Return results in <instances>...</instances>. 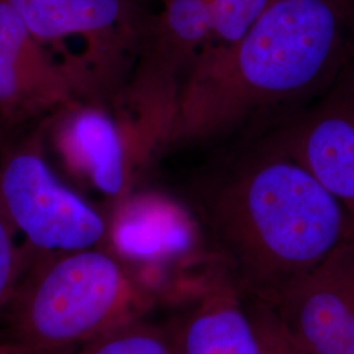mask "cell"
Returning a JSON list of instances; mask_svg holds the SVG:
<instances>
[{
	"label": "cell",
	"instance_id": "obj_14",
	"mask_svg": "<svg viewBox=\"0 0 354 354\" xmlns=\"http://www.w3.org/2000/svg\"><path fill=\"white\" fill-rule=\"evenodd\" d=\"M256 329L261 354H304L282 327L269 304L244 301Z\"/></svg>",
	"mask_w": 354,
	"mask_h": 354
},
{
	"label": "cell",
	"instance_id": "obj_8",
	"mask_svg": "<svg viewBox=\"0 0 354 354\" xmlns=\"http://www.w3.org/2000/svg\"><path fill=\"white\" fill-rule=\"evenodd\" d=\"M73 100L74 87L64 70L12 7L0 0V112L15 120L28 118Z\"/></svg>",
	"mask_w": 354,
	"mask_h": 354
},
{
	"label": "cell",
	"instance_id": "obj_5",
	"mask_svg": "<svg viewBox=\"0 0 354 354\" xmlns=\"http://www.w3.org/2000/svg\"><path fill=\"white\" fill-rule=\"evenodd\" d=\"M29 32L45 45H64L80 38L84 44L80 87L108 83L129 53L143 46L153 15L140 0H6Z\"/></svg>",
	"mask_w": 354,
	"mask_h": 354
},
{
	"label": "cell",
	"instance_id": "obj_13",
	"mask_svg": "<svg viewBox=\"0 0 354 354\" xmlns=\"http://www.w3.org/2000/svg\"><path fill=\"white\" fill-rule=\"evenodd\" d=\"M272 0H212L213 30L205 49L238 42L257 21Z\"/></svg>",
	"mask_w": 354,
	"mask_h": 354
},
{
	"label": "cell",
	"instance_id": "obj_1",
	"mask_svg": "<svg viewBox=\"0 0 354 354\" xmlns=\"http://www.w3.org/2000/svg\"><path fill=\"white\" fill-rule=\"evenodd\" d=\"M354 57V0H272L243 37L203 49L177 92L168 143L273 127L332 84Z\"/></svg>",
	"mask_w": 354,
	"mask_h": 354
},
{
	"label": "cell",
	"instance_id": "obj_12",
	"mask_svg": "<svg viewBox=\"0 0 354 354\" xmlns=\"http://www.w3.org/2000/svg\"><path fill=\"white\" fill-rule=\"evenodd\" d=\"M118 239L136 250H150L158 245H177L183 236V228L169 221V216L151 214V203H138L127 213L118 228Z\"/></svg>",
	"mask_w": 354,
	"mask_h": 354
},
{
	"label": "cell",
	"instance_id": "obj_2",
	"mask_svg": "<svg viewBox=\"0 0 354 354\" xmlns=\"http://www.w3.org/2000/svg\"><path fill=\"white\" fill-rule=\"evenodd\" d=\"M196 207L215 266L244 301L269 306L354 236L346 207L263 140L207 181Z\"/></svg>",
	"mask_w": 354,
	"mask_h": 354
},
{
	"label": "cell",
	"instance_id": "obj_16",
	"mask_svg": "<svg viewBox=\"0 0 354 354\" xmlns=\"http://www.w3.org/2000/svg\"><path fill=\"white\" fill-rule=\"evenodd\" d=\"M0 354H36L30 352L29 349H26L24 346H21L20 344L16 342H0Z\"/></svg>",
	"mask_w": 354,
	"mask_h": 354
},
{
	"label": "cell",
	"instance_id": "obj_6",
	"mask_svg": "<svg viewBox=\"0 0 354 354\" xmlns=\"http://www.w3.org/2000/svg\"><path fill=\"white\" fill-rule=\"evenodd\" d=\"M317 177L354 219V57L315 100L263 137Z\"/></svg>",
	"mask_w": 354,
	"mask_h": 354
},
{
	"label": "cell",
	"instance_id": "obj_4",
	"mask_svg": "<svg viewBox=\"0 0 354 354\" xmlns=\"http://www.w3.org/2000/svg\"><path fill=\"white\" fill-rule=\"evenodd\" d=\"M0 210L41 253L97 247L108 235L102 214L57 178L36 145L1 165Z\"/></svg>",
	"mask_w": 354,
	"mask_h": 354
},
{
	"label": "cell",
	"instance_id": "obj_11",
	"mask_svg": "<svg viewBox=\"0 0 354 354\" xmlns=\"http://www.w3.org/2000/svg\"><path fill=\"white\" fill-rule=\"evenodd\" d=\"M66 354H174L171 327L140 317Z\"/></svg>",
	"mask_w": 354,
	"mask_h": 354
},
{
	"label": "cell",
	"instance_id": "obj_7",
	"mask_svg": "<svg viewBox=\"0 0 354 354\" xmlns=\"http://www.w3.org/2000/svg\"><path fill=\"white\" fill-rule=\"evenodd\" d=\"M304 354H354V236L272 306Z\"/></svg>",
	"mask_w": 354,
	"mask_h": 354
},
{
	"label": "cell",
	"instance_id": "obj_15",
	"mask_svg": "<svg viewBox=\"0 0 354 354\" xmlns=\"http://www.w3.org/2000/svg\"><path fill=\"white\" fill-rule=\"evenodd\" d=\"M24 268V254L15 244V228L0 210V314L10 302Z\"/></svg>",
	"mask_w": 354,
	"mask_h": 354
},
{
	"label": "cell",
	"instance_id": "obj_9",
	"mask_svg": "<svg viewBox=\"0 0 354 354\" xmlns=\"http://www.w3.org/2000/svg\"><path fill=\"white\" fill-rule=\"evenodd\" d=\"M169 327L174 354H261L244 299L216 266Z\"/></svg>",
	"mask_w": 354,
	"mask_h": 354
},
{
	"label": "cell",
	"instance_id": "obj_10",
	"mask_svg": "<svg viewBox=\"0 0 354 354\" xmlns=\"http://www.w3.org/2000/svg\"><path fill=\"white\" fill-rule=\"evenodd\" d=\"M58 129L61 151L68 165L109 196L127 185L131 153L125 131L99 108L67 105Z\"/></svg>",
	"mask_w": 354,
	"mask_h": 354
},
{
	"label": "cell",
	"instance_id": "obj_3",
	"mask_svg": "<svg viewBox=\"0 0 354 354\" xmlns=\"http://www.w3.org/2000/svg\"><path fill=\"white\" fill-rule=\"evenodd\" d=\"M149 301L121 259L97 245L41 253L4 310L11 342L36 354H66L143 317Z\"/></svg>",
	"mask_w": 354,
	"mask_h": 354
}]
</instances>
